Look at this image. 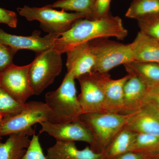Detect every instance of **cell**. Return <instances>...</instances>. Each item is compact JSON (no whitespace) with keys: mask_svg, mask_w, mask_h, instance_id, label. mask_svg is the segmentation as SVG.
<instances>
[{"mask_svg":"<svg viewBox=\"0 0 159 159\" xmlns=\"http://www.w3.org/2000/svg\"><path fill=\"white\" fill-rule=\"evenodd\" d=\"M34 134L35 131L31 128L9 135L6 142H0V159H21L30 145L29 137Z\"/></svg>","mask_w":159,"mask_h":159,"instance_id":"17","label":"cell"},{"mask_svg":"<svg viewBox=\"0 0 159 159\" xmlns=\"http://www.w3.org/2000/svg\"><path fill=\"white\" fill-rule=\"evenodd\" d=\"M145 157L141 154L129 151L114 159H145Z\"/></svg>","mask_w":159,"mask_h":159,"instance_id":"31","label":"cell"},{"mask_svg":"<svg viewBox=\"0 0 159 159\" xmlns=\"http://www.w3.org/2000/svg\"><path fill=\"white\" fill-rule=\"evenodd\" d=\"M130 74L117 80L109 78L105 90L102 112L120 114L123 108V87Z\"/></svg>","mask_w":159,"mask_h":159,"instance_id":"18","label":"cell"},{"mask_svg":"<svg viewBox=\"0 0 159 159\" xmlns=\"http://www.w3.org/2000/svg\"><path fill=\"white\" fill-rule=\"evenodd\" d=\"M133 61L159 64V41L139 31L130 43Z\"/></svg>","mask_w":159,"mask_h":159,"instance_id":"15","label":"cell"},{"mask_svg":"<svg viewBox=\"0 0 159 159\" xmlns=\"http://www.w3.org/2000/svg\"><path fill=\"white\" fill-rule=\"evenodd\" d=\"M2 119H0V127H1V125H2ZM2 136L0 135V139H2Z\"/></svg>","mask_w":159,"mask_h":159,"instance_id":"33","label":"cell"},{"mask_svg":"<svg viewBox=\"0 0 159 159\" xmlns=\"http://www.w3.org/2000/svg\"><path fill=\"white\" fill-rule=\"evenodd\" d=\"M95 65L92 72L108 73L114 68L133 61L130 43L100 38L89 41Z\"/></svg>","mask_w":159,"mask_h":159,"instance_id":"4","label":"cell"},{"mask_svg":"<svg viewBox=\"0 0 159 159\" xmlns=\"http://www.w3.org/2000/svg\"><path fill=\"white\" fill-rule=\"evenodd\" d=\"M17 51L9 46L0 44V74L13 64L12 60Z\"/></svg>","mask_w":159,"mask_h":159,"instance_id":"27","label":"cell"},{"mask_svg":"<svg viewBox=\"0 0 159 159\" xmlns=\"http://www.w3.org/2000/svg\"><path fill=\"white\" fill-rule=\"evenodd\" d=\"M0 23L12 28L17 26V18L15 12L0 8Z\"/></svg>","mask_w":159,"mask_h":159,"instance_id":"29","label":"cell"},{"mask_svg":"<svg viewBox=\"0 0 159 159\" xmlns=\"http://www.w3.org/2000/svg\"><path fill=\"white\" fill-rule=\"evenodd\" d=\"M50 111L45 102L30 101L26 102L20 112L12 116L3 118L0 135H9L28 130L36 123L48 121Z\"/></svg>","mask_w":159,"mask_h":159,"instance_id":"8","label":"cell"},{"mask_svg":"<svg viewBox=\"0 0 159 159\" xmlns=\"http://www.w3.org/2000/svg\"><path fill=\"white\" fill-rule=\"evenodd\" d=\"M111 1V0H97L88 20H99L107 16L110 13Z\"/></svg>","mask_w":159,"mask_h":159,"instance_id":"28","label":"cell"},{"mask_svg":"<svg viewBox=\"0 0 159 159\" xmlns=\"http://www.w3.org/2000/svg\"><path fill=\"white\" fill-rule=\"evenodd\" d=\"M61 54L53 48L36 53L30 64L29 77L34 95H39L54 82L62 70Z\"/></svg>","mask_w":159,"mask_h":159,"instance_id":"6","label":"cell"},{"mask_svg":"<svg viewBox=\"0 0 159 159\" xmlns=\"http://www.w3.org/2000/svg\"><path fill=\"white\" fill-rule=\"evenodd\" d=\"M67 73L77 79L83 74L90 73L95 65V58L89 42L78 44L66 52Z\"/></svg>","mask_w":159,"mask_h":159,"instance_id":"13","label":"cell"},{"mask_svg":"<svg viewBox=\"0 0 159 159\" xmlns=\"http://www.w3.org/2000/svg\"><path fill=\"white\" fill-rule=\"evenodd\" d=\"M129 151L143 155L145 157L159 156V137L148 134H137Z\"/></svg>","mask_w":159,"mask_h":159,"instance_id":"21","label":"cell"},{"mask_svg":"<svg viewBox=\"0 0 159 159\" xmlns=\"http://www.w3.org/2000/svg\"><path fill=\"white\" fill-rule=\"evenodd\" d=\"M140 31L159 40V12L137 19Z\"/></svg>","mask_w":159,"mask_h":159,"instance_id":"25","label":"cell"},{"mask_svg":"<svg viewBox=\"0 0 159 159\" xmlns=\"http://www.w3.org/2000/svg\"><path fill=\"white\" fill-rule=\"evenodd\" d=\"M51 5L37 8L25 6L17 9L20 15L29 21L37 20L40 27L48 34H61L70 29L78 20L85 18L86 16L79 12L68 13L62 10L53 9Z\"/></svg>","mask_w":159,"mask_h":159,"instance_id":"5","label":"cell"},{"mask_svg":"<svg viewBox=\"0 0 159 159\" xmlns=\"http://www.w3.org/2000/svg\"><path fill=\"white\" fill-rule=\"evenodd\" d=\"M110 77L108 73L92 72L77 78L80 87L77 99L82 114L102 112L106 85Z\"/></svg>","mask_w":159,"mask_h":159,"instance_id":"7","label":"cell"},{"mask_svg":"<svg viewBox=\"0 0 159 159\" xmlns=\"http://www.w3.org/2000/svg\"><path fill=\"white\" fill-rule=\"evenodd\" d=\"M30 64L11 65L0 74V86L20 103L34 95L29 77Z\"/></svg>","mask_w":159,"mask_h":159,"instance_id":"9","label":"cell"},{"mask_svg":"<svg viewBox=\"0 0 159 159\" xmlns=\"http://www.w3.org/2000/svg\"><path fill=\"white\" fill-rule=\"evenodd\" d=\"M145 159H159V156L150 157H145Z\"/></svg>","mask_w":159,"mask_h":159,"instance_id":"32","label":"cell"},{"mask_svg":"<svg viewBox=\"0 0 159 159\" xmlns=\"http://www.w3.org/2000/svg\"><path fill=\"white\" fill-rule=\"evenodd\" d=\"M159 12V0H132L125 16L137 20Z\"/></svg>","mask_w":159,"mask_h":159,"instance_id":"22","label":"cell"},{"mask_svg":"<svg viewBox=\"0 0 159 159\" xmlns=\"http://www.w3.org/2000/svg\"><path fill=\"white\" fill-rule=\"evenodd\" d=\"M149 103L159 109V84L148 89L145 104Z\"/></svg>","mask_w":159,"mask_h":159,"instance_id":"30","label":"cell"},{"mask_svg":"<svg viewBox=\"0 0 159 159\" xmlns=\"http://www.w3.org/2000/svg\"><path fill=\"white\" fill-rule=\"evenodd\" d=\"M130 75L123 87L122 115L133 114L145 104L148 89L138 77Z\"/></svg>","mask_w":159,"mask_h":159,"instance_id":"14","label":"cell"},{"mask_svg":"<svg viewBox=\"0 0 159 159\" xmlns=\"http://www.w3.org/2000/svg\"><path fill=\"white\" fill-rule=\"evenodd\" d=\"M25 104L18 102L0 86V114L4 118L17 115L25 108Z\"/></svg>","mask_w":159,"mask_h":159,"instance_id":"24","label":"cell"},{"mask_svg":"<svg viewBox=\"0 0 159 159\" xmlns=\"http://www.w3.org/2000/svg\"><path fill=\"white\" fill-rule=\"evenodd\" d=\"M46 157L48 159H103L102 153L94 152L89 146L79 150L74 142L58 141L48 148Z\"/></svg>","mask_w":159,"mask_h":159,"instance_id":"16","label":"cell"},{"mask_svg":"<svg viewBox=\"0 0 159 159\" xmlns=\"http://www.w3.org/2000/svg\"><path fill=\"white\" fill-rule=\"evenodd\" d=\"M21 159H48L44 154L40 143L39 135H33L30 145Z\"/></svg>","mask_w":159,"mask_h":159,"instance_id":"26","label":"cell"},{"mask_svg":"<svg viewBox=\"0 0 159 159\" xmlns=\"http://www.w3.org/2000/svg\"><path fill=\"white\" fill-rule=\"evenodd\" d=\"M4 118V116L2 114H0V119H2Z\"/></svg>","mask_w":159,"mask_h":159,"instance_id":"34","label":"cell"},{"mask_svg":"<svg viewBox=\"0 0 159 159\" xmlns=\"http://www.w3.org/2000/svg\"><path fill=\"white\" fill-rule=\"evenodd\" d=\"M41 129L39 134L46 132L53 137L56 141L87 142L90 145L93 142V136L90 131L79 120L63 123H53L48 121L40 122Z\"/></svg>","mask_w":159,"mask_h":159,"instance_id":"10","label":"cell"},{"mask_svg":"<svg viewBox=\"0 0 159 159\" xmlns=\"http://www.w3.org/2000/svg\"><path fill=\"white\" fill-rule=\"evenodd\" d=\"M40 31H34L30 36H19L6 33L0 29V44L9 46L17 51L27 49L36 53L54 48L59 34H48L41 37Z\"/></svg>","mask_w":159,"mask_h":159,"instance_id":"11","label":"cell"},{"mask_svg":"<svg viewBox=\"0 0 159 159\" xmlns=\"http://www.w3.org/2000/svg\"><path fill=\"white\" fill-rule=\"evenodd\" d=\"M137 134L123 128L102 152L103 159H114L130 150Z\"/></svg>","mask_w":159,"mask_h":159,"instance_id":"20","label":"cell"},{"mask_svg":"<svg viewBox=\"0 0 159 159\" xmlns=\"http://www.w3.org/2000/svg\"><path fill=\"white\" fill-rule=\"evenodd\" d=\"M123 128L137 134L159 137V109L146 103L139 111L131 114Z\"/></svg>","mask_w":159,"mask_h":159,"instance_id":"12","label":"cell"},{"mask_svg":"<svg viewBox=\"0 0 159 159\" xmlns=\"http://www.w3.org/2000/svg\"><path fill=\"white\" fill-rule=\"evenodd\" d=\"M75 79L67 73L57 89L46 94L45 103L50 111L49 122L58 124L79 120L82 111L77 99Z\"/></svg>","mask_w":159,"mask_h":159,"instance_id":"2","label":"cell"},{"mask_svg":"<svg viewBox=\"0 0 159 159\" xmlns=\"http://www.w3.org/2000/svg\"><path fill=\"white\" fill-rule=\"evenodd\" d=\"M130 116L106 112L81 114L79 120L87 127L93 135L91 149L97 153H102L123 128Z\"/></svg>","mask_w":159,"mask_h":159,"instance_id":"3","label":"cell"},{"mask_svg":"<svg viewBox=\"0 0 159 159\" xmlns=\"http://www.w3.org/2000/svg\"></svg>","mask_w":159,"mask_h":159,"instance_id":"35","label":"cell"},{"mask_svg":"<svg viewBox=\"0 0 159 159\" xmlns=\"http://www.w3.org/2000/svg\"><path fill=\"white\" fill-rule=\"evenodd\" d=\"M123 65L129 74L138 77L147 89L159 85V63L132 61Z\"/></svg>","mask_w":159,"mask_h":159,"instance_id":"19","label":"cell"},{"mask_svg":"<svg viewBox=\"0 0 159 159\" xmlns=\"http://www.w3.org/2000/svg\"><path fill=\"white\" fill-rule=\"evenodd\" d=\"M97 0H58L51 5L53 8H61L64 11H73L85 15L88 19Z\"/></svg>","mask_w":159,"mask_h":159,"instance_id":"23","label":"cell"},{"mask_svg":"<svg viewBox=\"0 0 159 159\" xmlns=\"http://www.w3.org/2000/svg\"><path fill=\"white\" fill-rule=\"evenodd\" d=\"M128 35L122 20L110 13L99 20L80 19L74 23L70 29L60 34L55 42L54 48L61 54L74 46L100 38H116L123 40Z\"/></svg>","mask_w":159,"mask_h":159,"instance_id":"1","label":"cell"}]
</instances>
